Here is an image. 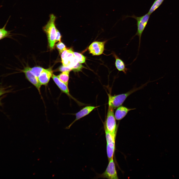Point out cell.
<instances>
[{"label": "cell", "mask_w": 179, "mask_h": 179, "mask_svg": "<svg viewBox=\"0 0 179 179\" xmlns=\"http://www.w3.org/2000/svg\"><path fill=\"white\" fill-rule=\"evenodd\" d=\"M56 19V16L54 14H50L48 21L43 27L44 31L47 35L49 46L51 49L54 48L55 43L57 29L55 22Z\"/></svg>", "instance_id": "cell-1"}, {"label": "cell", "mask_w": 179, "mask_h": 179, "mask_svg": "<svg viewBox=\"0 0 179 179\" xmlns=\"http://www.w3.org/2000/svg\"><path fill=\"white\" fill-rule=\"evenodd\" d=\"M146 84L138 88H134L125 93L117 95H112L108 94V107L114 110L121 106L127 98L134 92L141 89Z\"/></svg>", "instance_id": "cell-2"}, {"label": "cell", "mask_w": 179, "mask_h": 179, "mask_svg": "<svg viewBox=\"0 0 179 179\" xmlns=\"http://www.w3.org/2000/svg\"><path fill=\"white\" fill-rule=\"evenodd\" d=\"M150 15L147 13L142 16L137 17L133 14L131 16H125V17L124 18L125 19L128 17H131L135 19L137 21V31L135 35L132 38V39H133L135 36H137L138 37L139 43L138 52L140 46L141 36L147 25Z\"/></svg>", "instance_id": "cell-3"}, {"label": "cell", "mask_w": 179, "mask_h": 179, "mask_svg": "<svg viewBox=\"0 0 179 179\" xmlns=\"http://www.w3.org/2000/svg\"><path fill=\"white\" fill-rule=\"evenodd\" d=\"M114 109L108 107L106 119L104 124L105 131L116 135L118 126L114 116Z\"/></svg>", "instance_id": "cell-4"}, {"label": "cell", "mask_w": 179, "mask_h": 179, "mask_svg": "<svg viewBox=\"0 0 179 179\" xmlns=\"http://www.w3.org/2000/svg\"><path fill=\"white\" fill-rule=\"evenodd\" d=\"M61 57L63 65L71 69L79 62L71 48L63 51L61 54Z\"/></svg>", "instance_id": "cell-5"}, {"label": "cell", "mask_w": 179, "mask_h": 179, "mask_svg": "<svg viewBox=\"0 0 179 179\" xmlns=\"http://www.w3.org/2000/svg\"><path fill=\"white\" fill-rule=\"evenodd\" d=\"M106 141V152L108 160L113 158L115 150L116 135L105 131Z\"/></svg>", "instance_id": "cell-6"}, {"label": "cell", "mask_w": 179, "mask_h": 179, "mask_svg": "<svg viewBox=\"0 0 179 179\" xmlns=\"http://www.w3.org/2000/svg\"><path fill=\"white\" fill-rule=\"evenodd\" d=\"M109 163L104 172L98 177L110 179H118L113 158L109 161Z\"/></svg>", "instance_id": "cell-7"}, {"label": "cell", "mask_w": 179, "mask_h": 179, "mask_svg": "<svg viewBox=\"0 0 179 179\" xmlns=\"http://www.w3.org/2000/svg\"><path fill=\"white\" fill-rule=\"evenodd\" d=\"M30 69L31 68L27 67L22 71L24 73L27 79L37 88L41 94L40 88L42 85L39 81L38 78L31 72Z\"/></svg>", "instance_id": "cell-8"}, {"label": "cell", "mask_w": 179, "mask_h": 179, "mask_svg": "<svg viewBox=\"0 0 179 179\" xmlns=\"http://www.w3.org/2000/svg\"><path fill=\"white\" fill-rule=\"evenodd\" d=\"M51 77L55 84L62 92L66 94L80 105L81 104L70 94L68 86L62 81L57 76L53 74Z\"/></svg>", "instance_id": "cell-9"}, {"label": "cell", "mask_w": 179, "mask_h": 179, "mask_svg": "<svg viewBox=\"0 0 179 179\" xmlns=\"http://www.w3.org/2000/svg\"><path fill=\"white\" fill-rule=\"evenodd\" d=\"M105 42L95 41L89 46L88 49L90 53L94 55H98L102 54L104 49Z\"/></svg>", "instance_id": "cell-10"}, {"label": "cell", "mask_w": 179, "mask_h": 179, "mask_svg": "<svg viewBox=\"0 0 179 179\" xmlns=\"http://www.w3.org/2000/svg\"><path fill=\"white\" fill-rule=\"evenodd\" d=\"M51 68L44 69L38 77L39 81L42 85L47 86L52 75Z\"/></svg>", "instance_id": "cell-11"}, {"label": "cell", "mask_w": 179, "mask_h": 179, "mask_svg": "<svg viewBox=\"0 0 179 179\" xmlns=\"http://www.w3.org/2000/svg\"><path fill=\"white\" fill-rule=\"evenodd\" d=\"M99 106H89L84 107L80 111L75 114L76 118L68 127L69 128L75 122L81 118L87 116L92 111Z\"/></svg>", "instance_id": "cell-12"}, {"label": "cell", "mask_w": 179, "mask_h": 179, "mask_svg": "<svg viewBox=\"0 0 179 179\" xmlns=\"http://www.w3.org/2000/svg\"><path fill=\"white\" fill-rule=\"evenodd\" d=\"M135 108H128L124 106H121L117 108L114 114L116 120H120L123 119L130 111L135 109Z\"/></svg>", "instance_id": "cell-13"}, {"label": "cell", "mask_w": 179, "mask_h": 179, "mask_svg": "<svg viewBox=\"0 0 179 179\" xmlns=\"http://www.w3.org/2000/svg\"><path fill=\"white\" fill-rule=\"evenodd\" d=\"M113 55L115 59V65L116 69L119 71L126 74L129 69L126 67L124 62L115 53H113Z\"/></svg>", "instance_id": "cell-14"}, {"label": "cell", "mask_w": 179, "mask_h": 179, "mask_svg": "<svg viewBox=\"0 0 179 179\" xmlns=\"http://www.w3.org/2000/svg\"><path fill=\"white\" fill-rule=\"evenodd\" d=\"M9 18V17L4 26L0 28V40L5 38H11L12 36L10 31L7 30L6 29Z\"/></svg>", "instance_id": "cell-15"}, {"label": "cell", "mask_w": 179, "mask_h": 179, "mask_svg": "<svg viewBox=\"0 0 179 179\" xmlns=\"http://www.w3.org/2000/svg\"><path fill=\"white\" fill-rule=\"evenodd\" d=\"M70 72H62L57 76L58 78L68 86L69 79V73Z\"/></svg>", "instance_id": "cell-16"}, {"label": "cell", "mask_w": 179, "mask_h": 179, "mask_svg": "<svg viewBox=\"0 0 179 179\" xmlns=\"http://www.w3.org/2000/svg\"><path fill=\"white\" fill-rule=\"evenodd\" d=\"M164 0H155L148 13L151 15L161 5Z\"/></svg>", "instance_id": "cell-17"}, {"label": "cell", "mask_w": 179, "mask_h": 179, "mask_svg": "<svg viewBox=\"0 0 179 179\" xmlns=\"http://www.w3.org/2000/svg\"><path fill=\"white\" fill-rule=\"evenodd\" d=\"M44 69L41 67L37 66L31 68L30 70L31 72L38 78Z\"/></svg>", "instance_id": "cell-18"}, {"label": "cell", "mask_w": 179, "mask_h": 179, "mask_svg": "<svg viewBox=\"0 0 179 179\" xmlns=\"http://www.w3.org/2000/svg\"><path fill=\"white\" fill-rule=\"evenodd\" d=\"M74 54L79 63H82L85 62L86 58L82 54L75 52H74Z\"/></svg>", "instance_id": "cell-19"}, {"label": "cell", "mask_w": 179, "mask_h": 179, "mask_svg": "<svg viewBox=\"0 0 179 179\" xmlns=\"http://www.w3.org/2000/svg\"><path fill=\"white\" fill-rule=\"evenodd\" d=\"M56 46L60 54H61L63 51L66 49L65 45L63 43L60 41L56 45Z\"/></svg>", "instance_id": "cell-20"}, {"label": "cell", "mask_w": 179, "mask_h": 179, "mask_svg": "<svg viewBox=\"0 0 179 179\" xmlns=\"http://www.w3.org/2000/svg\"><path fill=\"white\" fill-rule=\"evenodd\" d=\"M84 67L82 64L79 63L73 67L72 69V70L75 72H78L81 70Z\"/></svg>", "instance_id": "cell-21"}, {"label": "cell", "mask_w": 179, "mask_h": 179, "mask_svg": "<svg viewBox=\"0 0 179 179\" xmlns=\"http://www.w3.org/2000/svg\"><path fill=\"white\" fill-rule=\"evenodd\" d=\"M59 71L61 72L69 71H71L72 69L70 68L65 66L63 65L60 66L59 68Z\"/></svg>", "instance_id": "cell-22"}, {"label": "cell", "mask_w": 179, "mask_h": 179, "mask_svg": "<svg viewBox=\"0 0 179 179\" xmlns=\"http://www.w3.org/2000/svg\"><path fill=\"white\" fill-rule=\"evenodd\" d=\"M61 36L60 33L59 31L57 29L56 33L55 39V42L58 41L60 42Z\"/></svg>", "instance_id": "cell-23"}, {"label": "cell", "mask_w": 179, "mask_h": 179, "mask_svg": "<svg viewBox=\"0 0 179 179\" xmlns=\"http://www.w3.org/2000/svg\"><path fill=\"white\" fill-rule=\"evenodd\" d=\"M8 92V91H6L4 89H0V96Z\"/></svg>", "instance_id": "cell-24"}]
</instances>
